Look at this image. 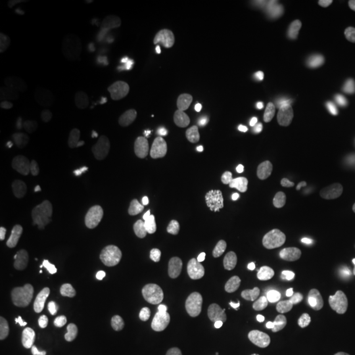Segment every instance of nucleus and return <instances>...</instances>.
Returning a JSON list of instances; mask_svg holds the SVG:
<instances>
[{"mask_svg": "<svg viewBox=\"0 0 355 355\" xmlns=\"http://www.w3.org/2000/svg\"><path fill=\"white\" fill-rule=\"evenodd\" d=\"M204 104L193 89L173 84L163 89L155 105V130L163 145L173 152L199 148L204 132Z\"/></svg>", "mask_w": 355, "mask_h": 355, "instance_id": "obj_1", "label": "nucleus"}, {"mask_svg": "<svg viewBox=\"0 0 355 355\" xmlns=\"http://www.w3.org/2000/svg\"><path fill=\"white\" fill-rule=\"evenodd\" d=\"M270 227L277 235L283 250H300L313 243L324 227L322 212L309 202H291L270 219Z\"/></svg>", "mask_w": 355, "mask_h": 355, "instance_id": "obj_2", "label": "nucleus"}, {"mask_svg": "<svg viewBox=\"0 0 355 355\" xmlns=\"http://www.w3.org/2000/svg\"><path fill=\"white\" fill-rule=\"evenodd\" d=\"M86 247L99 263L123 268L135 254V243L127 227L105 219H92L86 230Z\"/></svg>", "mask_w": 355, "mask_h": 355, "instance_id": "obj_3", "label": "nucleus"}, {"mask_svg": "<svg viewBox=\"0 0 355 355\" xmlns=\"http://www.w3.org/2000/svg\"><path fill=\"white\" fill-rule=\"evenodd\" d=\"M13 216L38 225L43 230H60L68 222L64 206L60 199L43 191H20L10 201Z\"/></svg>", "mask_w": 355, "mask_h": 355, "instance_id": "obj_4", "label": "nucleus"}, {"mask_svg": "<svg viewBox=\"0 0 355 355\" xmlns=\"http://www.w3.org/2000/svg\"><path fill=\"white\" fill-rule=\"evenodd\" d=\"M303 63V50L288 38H272L265 42L252 61V71H261L277 76L285 71L296 69Z\"/></svg>", "mask_w": 355, "mask_h": 355, "instance_id": "obj_5", "label": "nucleus"}, {"mask_svg": "<svg viewBox=\"0 0 355 355\" xmlns=\"http://www.w3.org/2000/svg\"><path fill=\"white\" fill-rule=\"evenodd\" d=\"M340 291H343V279L339 275H319L300 291L298 298H296V308L303 316H319L339 300Z\"/></svg>", "mask_w": 355, "mask_h": 355, "instance_id": "obj_6", "label": "nucleus"}, {"mask_svg": "<svg viewBox=\"0 0 355 355\" xmlns=\"http://www.w3.org/2000/svg\"><path fill=\"white\" fill-rule=\"evenodd\" d=\"M46 245V230L20 217H3L0 222V248L8 252L42 250Z\"/></svg>", "mask_w": 355, "mask_h": 355, "instance_id": "obj_7", "label": "nucleus"}, {"mask_svg": "<svg viewBox=\"0 0 355 355\" xmlns=\"http://www.w3.org/2000/svg\"><path fill=\"white\" fill-rule=\"evenodd\" d=\"M186 257L199 273H211L220 266L222 243L211 229H193L186 241Z\"/></svg>", "mask_w": 355, "mask_h": 355, "instance_id": "obj_8", "label": "nucleus"}, {"mask_svg": "<svg viewBox=\"0 0 355 355\" xmlns=\"http://www.w3.org/2000/svg\"><path fill=\"white\" fill-rule=\"evenodd\" d=\"M26 109L25 94L3 81L0 84V132H8L24 117Z\"/></svg>", "mask_w": 355, "mask_h": 355, "instance_id": "obj_9", "label": "nucleus"}, {"mask_svg": "<svg viewBox=\"0 0 355 355\" xmlns=\"http://www.w3.org/2000/svg\"><path fill=\"white\" fill-rule=\"evenodd\" d=\"M94 316V306L87 301H64L60 304V311H58V321L63 324L71 334H81L89 329Z\"/></svg>", "mask_w": 355, "mask_h": 355, "instance_id": "obj_10", "label": "nucleus"}, {"mask_svg": "<svg viewBox=\"0 0 355 355\" xmlns=\"http://www.w3.org/2000/svg\"><path fill=\"white\" fill-rule=\"evenodd\" d=\"M35 355H73L74 345L69 337L55 331L37 332L30 339Z\"/></svg>", "mask_w": 355, "mask_h": 355, "instance_id": "obj_11", "label": "nucleus"}, {"mask_svg": "<svg viewBox=\"0 0 355 355\" xmlns=\"http://www.w3.org/2000/svg\"><path fill=\"white\" fill-rule=\"evenodd\" d=\"M201 343V329L196 322L184 321L173 334L170 355H198Z\"/></svg>", "mask_w": 355, "mask_h": 355, "instance_id": "obj_12", "label": "nucleus"}, {"mask_svg": "<svg viewBox=\"0 0 355 355\" xmlns=\"http://www.w3.org/2000/svg\"><path fill=\"white\" fill-rule=\"evenodd\" d=\"M336 152L327 146H322V150L316 157L308 158L304 163H300L293 168V175L298 178H308V176H324L331 171L332 165L336 162Z\"/></svg>", "mask_w": 355, "mask_h": 355, "instance_id": "obj_13", "label": "nucleus"}, {"mask_svg": "<svg viewBox=\"0 0 355 355\" xmlns=\"http://www.w3.org/2000/svg\"><path fill=\"white\" fill-rule=\"evenodd\" d=\"M102 296L110 306H121L130 296V282L121 273H110L102 282Z\"/></svg>", "mask_w": 355, "mask_h": 355, "instance_id": "obj_14", "label": "nucleus"}, {"mask_svg": "<svg viewBox=\"0 0 355 355\" xmlns=\"http://www.w3.org/2000/svg\"><path fill=\"white\" fill-rule=\"evenodd\" d=\"M273 76L261 71H252L250 78L247 79L245 86L242 89V99L245 104H255L257 101L261 99V96L268 92V86L272 83Z\"/></svg>", "mask_w": 355, "mask_h": 355, "instance_id": "obj_15", "label": "nucleus"}, {"mask_svg": "<svg viewBox=\"0 0 355 355\" xmlns=\"http://www.w3.org/2000/svg\"><path fill=\"white\" fill-rule=\"evenodd\" d=\"M242 157L248 162L266 165L272 162L270 146L265 140H245L242 144Z\"/></svg>", "mask_w": 355, "mask_h": 355, "instance_id": "obj_16", "label": "nucleus"}, {"mask_svg": "<svg viewBox=\"0 0 355 355\" xmlns=\"http://www.w3.org/2000/svg\"><path fill=\"white\" fill-rule=\"evenodd\" d=\"M0 266L8 273H25L33 266V260L21 252H8L0 259Z\"/></svg>", "mask_w": 355, "mask_h": 355, "instance_id": "obj_17", "label": "nucleus"}, {"mask_svg": "<svg viewBox=\"0 0 355 355\" xmlns=\"http://www.w3.org/2000/svg\"><path fill=\"white\" fill-rule=\"evenodd\" d=\"M66 3L68 2H60V0H25V2L20 3L19 13L24 20H30L42 10H46V8L55 6H66Z\"/></svg>", "mask_w": 355, "mask_h": 355, "instance_id": "obj_18", "label": "nucleus"}, {"mask_svg": "<svg viewBox=\"0 0 355 355\" xmlns=\"http://www.w3.org/2000/svg\"><path fill=\"white\" fill-rule=\"evenodd\" d=\"M58 311H60V306L56 304V296L48 291L40 306V319L44 324H53L58 319Z\"/></svg>", "mask_w": 355, "mask_h": 355, "instance_id": "obj_19", "label": "nucleus"}, {"mask_svg": "<svg viewBox=\"0 0 355 355\" xmlns=\"http://www.w3.org/2000/svg\"><path fill=\"white\" fill-rule=\"evenodd\" d=\"M242 355H275V354H273V349L270 347V344L266 343V340L255 337V339H252L250 343H248Z\"/></svg>", "mask_w": 355, "mask_h": 355, "instance_id": "obj_20", "label": "nucleus"}, {"mask_svg": "<svg viewBox=\"0 0 355 355\" xmlns=\"http://www.w3.org/2000/svg\"><path fill=\"white\" fill-rule=\"evenodd\" d=\"M266 255H268V247H266V243H263V242H255L254 247H252L250 254H248V259L255 261V260L265 259Z\"/></svg>", "mask_w": 355, "mask_h": 355, "instance_id": "obj_21", "label": "nucleus"}, {"mask_svg": "<svg viewBox=\"0 0 355 355\" xmlns=\"http://www.w3.org/2000/svg\"><path fill=\"white\" fill-rule=\"evenodd\" d=\"M283 102H285V97L277 91H268L265 94V104L270 105V107H279Z\"/></svg>", "mask_w": 355, "mask_h": 355, "instance_id": "obj_22", "label": "nucleus"}, {"mask_svg": "<svg viewBox=\"0 0 355 355\" xmlns=\"http://www.w3.org/2000/svg\"><path fill=\"white\" fill-rule=\"evenodd\" d=\"M38 30L43 35H48V37H60L61 35V30L58 28V26L51 25L50 21H42V24L38 25Z\"/></svg>", "mask_w": 355, "mask_h": 355, "instance_id": "obj_23", "label": "nucleus"}, {"mask_svg": "<svg viewBox=\"0 0 355 355\" xmlns=\"http://www.w3.org/2000/svg\"><path fill=\"white\" fill-rule=\"evenodd\" d=\"M222 125L225 128H235V125H237V119H235V112L232 109H225L222 112Z\"/></svg>", "mask_w": 355, "mask_h": 355, "instance_id": "obj_24", "label": "nucleus"}, {"mask_svg": "<svg viewBox=\"0 0 355 355\" xmlns=\"http://www.w3.org/2000/svg\"><path fill=\"white\" fill-rule=\"evenodd\" d=\"M243 340H245V334H243V331L239 329L237 326H232L229 331V343L235 345V344H243Z\"/></svg>", "mask_w": 355, "mask_h": 355, "instance_id": "obj_25", "label": "nucleus"}, {"mask_svg": "<svg viewBox=\"0 0 355 355\" xmlns=\"http://www.w3.org/2000/svg\"><path fill=\"white\" fill-rule=\"evenodd\" d=\"M337 355H355V340H349L339 349Z\"/></svg>", "mask_w": 355, "mask_h": 355, "instance_id": "obj_26", "label": "nucleus"}, {"mask_svg": "<svg viewBox=\"0 0 355 355\" xmlns=\"http://www.w3.org/2000/svg\"><path fill=\"white\" fill-rule=\"evenodd\" d=\"M214 6L220 7V8H224V7H229V6H232V2H230V0H227V2H214Z\"/></svg>", "mask_w": 355, "mask_h": 355, "instance_id": "obj_27", "label": "nucleus"}, {"mask_svg": "<svg viewBox=\"0 0 355 355\" xmlns=\"http://www.w3.org/2000/svg\"><path fill=\"white\" fill-rule=\"evenodd\" d=\"M198 355H211V354L209 352H199Z\"/></svg>", "mask_w": 355, "mask_h": 355, "instance_id": "obj_28", "label": "nucleus"}, {"mask_svg": "<svg viewBox=\"0 0 355 355\" xmlns=\"http://www.w3.org/2000/svg\"><path fill=\"white\" fill-rule=\"evenodd\" d=\"M20 355H28V354H20Z\"/></svg>", "mask_w": 355, "mask_h": 355, "instance_id": "obj_29", "label": "nucleus"}]
</instances>
